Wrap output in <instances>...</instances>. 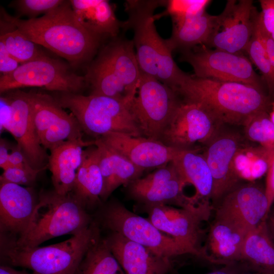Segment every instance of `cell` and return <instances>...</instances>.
Returning <instances> with one entry per match:
<instances>
[{"label": "cell", "instance_id": "ab89813d", "mask_svg": "<svg viewBox=\"0 0 274 274\" xmlns=\"http://www.w3.org/2000/svg\"><path fill=\"white\" fill-rule=\"evenodd\" d=\"M261 11L259 20L263 28L270 35L274 31V0H260Z\"/></svg>", "mask_w": 274, "mask_h": 274}, {"label": "cell", "instance_id": "5b68a950", "mask_svg": "<svg viewBox=\"0 0 274 274\" xmlns=\"http://www.w3.org/2000/svg\"><path fill=\"white\" fill-rule=\"evenodd\" d=\"M90 225L70 238L43 247H18L11 242L2 252L10 265L30 269L34 274H74L85 253L98 237Z\"/></svg>", "mask_w": 274, "mask_h": 274}, {"label": "cell", "instance_id": "484cf974", "mask_svg": "<svg viewBox=\"0 0 274 274\" xmlns=\"http://www.w3.org/2000/svg\"><path fill=\"white\" fill-rule=\"evenodd\" d=\"M80 23L88 31L100 37H116L122 22L117 18L109 1L106 0L70 1Z\"/></svg>", "mask_w": 274, "mask_h": 274}, {"label": "cell", "instance_id": "6da1fadb", "mask_svg": "<svg viewBox=\"0 0 274 274\" xmlns=\"http://www.w3.org/2000/svg\"><path fill=\"white\" fill-rule=\"evenodd\" d=\"M1 19L18 29L36 44L66 59L73 65L90 59L101 37L86 29L79 22L70 1H64L39 18L22 20L1 11Z\"/></svg>", "mask_w": 274, "mask_h": 274}, {"label": "cell", "instance_id": "816d5d0a", "mask_svg": "<svg viewBox=\"0 0 274 274\" xmlns=\"http://www.w3.org/2000/svg\"><path fill=\"white\" fill-rule=\"evenodd\" d=\"M238 274H265V273L256 271V272H244L238 273Z\"/></svg>", "mask_w": 274, "mask_h": 274}, {"label": "cell", "instance_id": "f5cc1de1", "mask_svg": "<svg viewBox=\"0 0 274 274\" xmlns=\"http://www.w3.org/2000/svg\"><path fill=\"white\" fill-rule=\"evenodd\" d=\"M271 110L274 111V101L272 102Z\"/></svg>", "mask_w": 274, "mask_h": 274}, {"label": "cell", "instance_id": "d6a6232c", "mask_svg": "<svg viewBox=\"0 0 274 274\" xmlns=\"http://www.w3.org/2000/svg\"><path fill=\"white\" fill-rule=\"evenodd\" d=\"M273 160V152L261 146L243 145L235 156V166L241 179L253 180L266 173Z\"/></svg>", "mask_w": 274, "mask_h": 274}, {"label": "cell", "instance_id": "f35d334b", "mask_svg": "<svg viewBox=\"0 0 274 274\" xmlns=\"http://www.w3.org/2000/svg\"><path fill=\"white\" fill-rule=\"evenodd\" d=\"M43 170H29L9 166L3 170L0 177V181L19 185H30L35 181L38 175Z\"/></svg>", "mask_w": 274, "mask_h": 274}, {"label": "cell", "instance_id": "bcb514c9", "mask_svg": "<svg viewBox=\"0 0 274 274\" xmlns=\"http://www.w3.org/2000/svg\"><path fill=\"white\" fill-rule=\"evenodd\" d=\"M9 147L7 142L1 139L0 141V167L4 170L8 167L9 158L10 152H9Z\"/></svg>", "mask_w": 274, "mask_h": 274}, {"label": "cell", "instance_id": "2e32d148", "mask_svg": "<svg viewBox=\"0 0 274 274\" xmlns=\"http://www.w3.org/2000/svg\"><path fill=\"white\" fill-rule=\"evenodd\" d=\"M240 134L223 129L222 126L205 145L203 153L212 173L213 186L211 196L216 204L228 191L240 183L235 166V158L243 146Z\"/></svg>", "mask_w": 274, "mask_h": 274}, {"label": "cell", "instance_id": "681fc988", "mask_svg": "<svg viewBox=\"0 0 274 274\" xmlns=\"http://www.w3.org/2000/svg\"><path fill=\"white\" fill-rule=\"evenodd\" d=\"M270 223L271 227H272V230L274 231V215L270 218Z\"/></svg>", "mask_w": 274, "mask_h": 274}, {"label": "cell", "instance_id": "7402d4cb", "mask_svg": "<svg viewBox=\"0 0 274 274\" xmlns=\"http://www.w3.org/2000/svg\"><path fill=\"white\" fill-rule=\"evenodd\" d=\"M94 145V141L82 138L66 141L50 151L48 166L51 172L54 191L61 195L71 193L76 174L82 162L85 147Z\"/></svg>", "mask_w": 274, "mask_h": 274}, {"label": "cell", "instance_id": "3957f363", "mask_svg": "<svg viewBox=\"0 0 274 274\" xmlns=\"http://www.w3.org/2000/svg\"><path fill=\"white\" fill-rule=\"evenodd\" d=\"M166 1H126L128 18L122 22L124 29H132V39L141 71L167 85L174 90L189 74L181 70L172 56L165 40L158 33L154 12Z\"/></svg>", "mask_w": 274, "mask_h": 274}, {"label": "cell", "instance_id": "7bdbcfd3", "mask_svg": "<svg viewBox=\"0 0 274 274\" xmlns=\"http://www.w3.org/2000/svg\"><path fill=\"white\" fill-rule=\"evenodd\" d=\"M256 27L262 41L267 55L274 68V40L261 25L259 16L256 22Z\"/></svg>", "mask_w": 274, "mask_h": 274}, {"label": "cell", "instance_id": "8d00e7d4", "mask_svg": "<svg viewBox=\"0 0 274 274\" xmlns=\"http://www.w3.org/2000/svg\"><path fill=\"white\" fill-rule=\"evenodd\" d=\"M211 2L209 0L166 1L163 15H169L172 21L185 19L204 12Z\"/></svg>", "mask_w": 274, "mask_h": 274}, {"label": "cell", "instance_id": "83f0119b", "mask_svg": "<svg viewBox=\"0 0 274 274\" xmlns=\"http://www.w3.org/2000/svg\"><path fill=\"white\" fill-rule=\"evenodd\" d=\"M198 149L180 150L172 161L186 183L195 187L193 198L198 201L201 198L209 200L213 190V177L204 155Z\"/></svg>", "mask_w": 274, "mask_h": 274}, {"label": "cell", "instance_id": "ee69618b", "mask_svg": "<svg viewBox=\"0 0 274 274\" xmlns=\"http://www.w3.org/2000/svg\"><path fill=\"white\" fill-rule=\"evenodd\" d=\"M12 108L10 100L7 96H1L0 98V129L1 132L6 130L12 117Z\"/></svg>", "mask_w": 274, "mask_h": 274}, {"label": "cell", "instance_id": "44dd1931", "mask_svg": "<svg viewBox=\"0 0 274 274\" xmlns=\"http://www.w3.org/2000/svg\"><path fill=\"white\" fill-rule=\"evenodd\" d=\"M37 202L30 188L1 182V231L21 234L27 227Z\"/></svg>", "mask_w": 274, "mask_h": 274}, {"label": "cell", "instance_id": "e0dca14e", "mask_svg": "<svg viewBox=\"0 0 274 274\" xmlns=\"http://www.w3.org/2000/svg\"><path fill=\"white\" fill-rule=\"evenodd\" d=\"M269 212L265 189L251 182L239 183L217 203L215 217L249 231L265 220Z\"/></svg>", "mask_w": 274, "mask_h": 274}, {"label": "cell", "instance_id": "d6986e66", "mask_svg": "<svg viewBox=\"0 0 274 274\" xmlns=\"http://www.w3.org/2000/svg\"><path fill=\"white\" fill-rule=\"evenodd\" d=\"M99 138L110 148L144 170L158 168L172 161L180 149L144 136L112 132Z\"/></svg>", "mask_w": 274, "mask_h": 274}, {"label": "cell", "instance_id": "f546056e", "mask_svg": "<svg viewBox=\"0 0 274 274\" xmlns=\"http://www.w3.org/2000/svg\"><path fill=\"white\" fill-rule=\"evenodd\" d=\"M239 260L245 261L257 272L274 274V244L265 220L247 234Z\"/></svg>", "mask_w": 274, "mask_h": 274}, {"label": "cell", "instance_id": "4316f807", "mask_svg": "<svg viewBox=\"0 0 274 274\" xmlns=\"http://www.w3.org/2000/svg\"><path fill=\"white\" fill-rule=\"evenodd\" d=\"M110 67L134 98L139 86L141 70L132 40H114L100 52Z\"/></svg>", "mask_w": 274, "mask_h": 274}, {"label": "cell", "instance_id": "30bf717a", "mask_svg": "<svg viewBox=\"0 0 274 274\" xmlns=\"http://www.w3.org/2000/svg\"><path fill=\"white\" fill-rule=\"evenodd\" d=\"M85 76L71 72L66 64L47 56L21 64L13 73L0 78V92L26 87L78 93L85 86Z\"/></svg>", "mask_w": 274, "mask_h": 274}, {"label": "cell", "instance_id": "4fadbf2b", "mask_svg": "<svg viewBox=\"0 0 274 274\" xmlns=\"http://www.w3.org/2000/svg\"><path fill=\"white\" fill-rule=\"evenodd\" d=\"M33 122L38 140L51 151L63 142L82 138L83 130L73 114H67L51 96L29 92Z\"/></svg>", "mask_w": 274, "mask_h": 274}, {"label": "cell", "instance_id": "d590c367", "mask_svg": "<svg viewBox=\"0 0 274 274\" xmlns=\"http://www.w3.org/2000/svg\"><path fill=\"white\" fill-rule=\"evenodd\" d=\"M244 127L248 139L274 153V124L268 112L254 116L246 122Z\"/></svg>", "mask_w": 274, "mask_h": 274}, {"label": "cell", "instance_id": "f907efd6", "mask_svg": "<svg viewBox=\"0 0 274 274\" xmlns=\"http://www.w3.org/2000/svg\"><path fill=\"white\" fill-rule=\"evenodd\" d=\"M269 115L271 120L274 124V111L271 110L269 113Z\"/></svg>", "mask_w": 274, "mask_h": 274}, {"label": "cell", "instance_id": "db71d44e", "mask_svg": "<svg viewBox=\"0 0 274 274\" xmlns=\"http://www.w3.org/2000/svg\"><path fill=\"white\" fill-rule=\"evenodd\" d=\"M271 38H272V39L274 40V31L273 32L271 33V35H270Z\"/></svg>", "mask_w": 274, "mask_h": 274}, {"label": "cell", "instance_id": "f1b7e54d", "mask_svg": "<svg viewBox=\"0 0 274 274\" xmlns=\"http://www.w3.org/2000/svg\"><path fill=\"white\" fill-rule=\"evenodd\" d=\"M98 158L95 146L84 150L82 162L76 174L71 193L84 208L95 204L101 199L103 180Z\"/></svg>", "mask_w": 274, "mask_h": 274}, {"label": "cell", "instance_id": "603a6c76", "mask_svg": "<svg viewBox=\"0 0 274 274\" xmlns=\"http://www.w3.org/2000/svg\"><path fill=\"white\" fill-rule=\"evenodd\" d=\"M99 155V165L103 180L100 199L106 200L118 187L126 186L141 177L144 170L106 145L97 138L94 140Z\"/></svg>", "mask_w": 274, "mask_h": 274}, {"label": "cell", "instance_id": "8fae6325", "mask_svg": "<svg viewBox=\"0 0 274 274\" xmlns=\"http://www.w3.org/2000/svg\"><path fill=\"white\" fill-rule=\"evenodd\" d=\"M142 206L147 218L157 228L184 246L191 254L203 257L198 247L200 225L210 215L212 207L209 200L201 201L193 209L162 204Z\"/></svg>", "mask_w": 274, "mask_h": 274}, {"label": "cell", "instance_id": "d4e9b609", "mask_svg": "<svg viewBox=\"0 0 274 274\" xmlns=\"http://www.w3.org/2000/svg\"><path fill=\"white\" fill-rule=\"evenodd\" d=\"M218 15L206 11L185 19L174 20L172 36L165 40L173 52L189 50L194 47L208 46L216 27Z\"/></svg>", "mask_w": 274, "mask_h": 274}, {"label": "cell", "instance_id": "1f68e13d", "mask_svg": "<svg viewBox=\"0 0 274 274\" xmlns=\"http://www.w3.org/2000/svg\"><path fill=\"white\" fill-rule=\"evenodd\" d=\"M74 274H124L106 239L98 237L91 244Z\"/></svg>", "mask_w": 274, "mask_h": 274}, {"label": "cell", "instance_id": "e575fe53", "mask_svg": "<svg viewBox=\"0 0 274 274\" xmlns=\"http://www.w3.org/2000/svg\"><path fill=\"white\" fill-rule=\"evenodd\" d=\"M245 54L248 55L252 63L260 72L269 97L274 96V68L267 55L256 24L254 33L245 49Z\"/></svg>", "mask_w": 274, "mask_h": 274}, {"label": "cell", "instance_id": "52a82bcc", "mask_svg": "<svg viewBox=\"0 0 274 274\" xmlns=\"http://www.w3.org/2000/svg\"><path fill=\"white\" fill-rule=\"evenodd\" d=\"M182 103L176 90L141 71L137 92L129 108L142 136L160 141Z\"/></svg>", "mask_w": 274, "mask_h": 274}, {"label": "cell", "instance_id": "74e56055", "mask_svg": "<svg viewBox=\"0 0 274 274\" xmlns=\"http://www.w3.org/2000/svg\"><path fill=\"white\" fill-rule=\"evenodd\" d=\"M62 0H19L16 2V8L21 15H26L30 18L48 13L61 5Z\"/></svg>", "mask_w": 274, "mask_h": 274}, {"label": "cell", "instance_id": "7dc6e473", "mask_svg": "<svg viewBox=\"0 0 274 274\" xmlns=\"http://www.w3.org/2000/svg\"><path fill=\"white\" fill-rule=\"evenodd\" d=\"M0 274H34L29 273L25 270H17L7 265H2L0 266Z\"/></svg>", "mask_w": 274, "mask_h": 274}, {"label": "cell", "instance_id": "ba28073f", "mask_svg": "<svg viewBox=\"0 0 274 274\" xmlns=\"http://www.w3.org/2000/svg\"><path fill=\"white\" fill-rule=\"evenodd\" d=\"M180 61L192 67L196 77L252 85L263 89L261 77L244 53H232L200 45L181 52Z\"/></svg>", "mask_w": 274, "mask_h": 274}, {"label": "cell", "instance_id": "5bb4252c", "mask_svg": "<svg viewBox=\"0 0 274 274\" xmlns=\"http://www.w3.org/2000/svg\"><path fill=\"white\" fill-rule=\"evenodd\" d=\"M222 126L200 105L182 100L160 142L177 149H197L196 144L206 145Z\"/></svg>", "mask_w": 274, "mask_h": 274}, {"label": "cell", "instance_id": "cb8c5ba5", "mask_svg": "<svg viewBox=\"0 0 274 274\" xmlns=\"http://www.w3.org/2000/svg\"><path fill=\"white\" fill-rule=\"evenodd\" d=\"M249 231L235 223L215 217L208 235L207 260L218 263L239 260L242 247Z\"/></svg>", "mask_w": 274, "mask_h": 274}, {"label": "cell", "instance_id": "60d3db41", "mask_svg": "<svg viewBox=\"0 0 274 274\" xmlns=\"http://www.w3.org/2000/svg\"><path fill=\"white\" fill-rule=\"evenodd\" d=\"M20 64L9 53L3 42L0 41V72L1 76L13 73Z\"/></svg>", "mask_w": 274, "mask_h": 274}, {"label": "cell", "instance_id": "c3c4849f", "mask_svg": "<svg viewBox=\"0 0 274 274\" xmlns=\"http://www.w3.org/2000/svg\"><path fill=\"white\" fill-rule=\"evenodd\" d=\"M206 274H238V273L230 268H225L219 270H215Z\"/></svg>", "mask_w": 274, "mask_h": 274}, {"label": "cell", "instance_id": "ffe728a7", "mask_svg": "<svg viewBox=\"0 0 274 274\" xmlns=\"http://www.w3.org/2000/svg\"><path fill=\"white\" fill-rule=\"evenodd\" d=\"M124 274H167L170 259L116 233L105 239Z\"/></svg>", "mask_w": 274, "mask_h": 274}, {"label": "cell", "instance_id": "8992f818", "mask_svg": "<svg viewBox=\"0 0 274 274\" xmlns=\"http://www.w3.org/2000/svg\"><path fill=\"white\" fill-rule=\"evenodd\" d=\"M70 110L83 131L96 138L112 132L142 136L131 113L129 105L100 95L63 93L56 99Z\"/></svg>", "mask_w": 274, "mask_h": 274}, {"label": "cell", "instance_id": "ac0fdd59", "mask_svg": "<svg viewBox=\"0 0 274 274\" xmlns=\"http://www.w3.org/2000/svg\"><path fill=\"white\" fill-rule=\"evenodd\" d=\"M12 108V117L6 130L17 143L32 167L46 168L49 155L40 144L32 119V106L29 92L17 91L8 95Z\"/></svg>", "mask_w": 274, "mask_h": 274}, {"label": "cell", "instance_id": "7c38bea8", "mask_svg": "<svg viewBox=\"0 0 274 274\" xmlns=\"http://www.w3.org/2000/svg\"><path fill=\"white\" fill-rule=\"evenodd\" d=\"M187 184L173 161L126 186L128 196L142 205L166 204L193 209L200 203L183 193Z\"/></svg>", "mask_w": 274, "mask_h": 274}, {"label": "cell", "instance_id": "b9f144b4", "mask_svg": "<svg viewBox=\"0 0 274 274\" xmlns=\"http://www.w3.org/2000/svg\"><path fill=\"white\" fill-rule=\"evenodd\" d=\"M9 166L19 167L29 170L36 169L31 166L17 146L12 149L10 152L8 167Z\"/></svg>", "mask_w": 274, "mask_h": 274}, {"label": "cell", "instance_id": "9a60e30c", "mask_svg": "<svg viewBox=\"0 0 274 274\" xmlns=\"http://www.w3.org/2000/svg\"><path fill=\"white\" fill-rule=\"evenodd\" d=\"M259 12L251 0H228L218 15L207 47L232 53H244L255 31Z\"/></svg>", "mask_w": 274, "mask_h": 274}, {"label": "cell", "instance_id": "836d02e7", "mask_svg": "<svg viewBox=\"0 0 274 274\" xmlns=\"http://www.w3.org/2000/svg\"><path fill=\"white\" fill-rule=\"evenodd\" d=\"M9 31L1 33L3 42L9 53L20 64L43 57L46 55L37 44L29 39L19 30L8 26Z\"/></svg>", "mask_w": 274, "mask_h": 274}, {"label": "cell", "instance_id": "f6af8a7d", "mask_svg": "<svg viewBox=\"0 0 274 274\" xmlns=\"http://www.w3.org/2000/svg\"><path fill=\"white\" fill-rule=\"evenodd\" d=\"M265 192L268 202L270 210L274 201V160L266 173Z\"/></svg>", "mask_w": 274, "mask_h": 274}, {"label": "cell", "instance_id": "4dcf8cb0", "mask_svg": "<svg viewBox=\"0 0 274 274\" xmlns=\"http://www.w3.org/2000/svg\"><path fill=\"white\" fill-rule=\"evenodd\" d=\"M85 77L91 88V94L115 98L129 105L133 99L101 53L90 66Z\"/></svg>", "mask_w": 274, "mask_h": 274}, {"label": "cell", "instance_id": "9c48e42d", "mask_svg": "<svg viewBox=\"0 0 274 274\" xmlns=\"http://www.w3.org/2000/svg\"><path fill=\"white\" fill-rule=\"evenodd\" d=\"M104 223L113 232L118 233L151 250L157 255L170 259L191 254L184 246L157 228L148 218L128 210L118 201L110 203L103 214Z\"/></svg>", "mask_w": 274, "mask_h": 274}, {"label": "cell", "instance_id": "277c9868", "mask_svg": "<svg viewBox=\"0 0 274 274\" xmlns=\"http://www.w3.org/2000/svg\"><path fill=\"white\" fill-rule=\"evenodd\" d=\"M84 208L72 193L42 192L27 227L12 243L18 247H35L57 236L76 234L90 226Z\"/></svg>", "mask_w": 274, "mask_h": 274}, {"label": "cell", "instance_id": "7a4b0ae2", "mask_svg": "<svg viewBox=\"0 0 274 274\" xmlns=\"http://www.w3.org/2000/svg\"><path fill=\"white\" fill-rule=\"evenodd\" d=\"M182 100L198 104L220 125L244 126L254 116L268 112L272 102L263 89L243 83L189 75L175 90Z\"/></svg>", "mask_w": 274, "mask_h": 274}]
</instances>
